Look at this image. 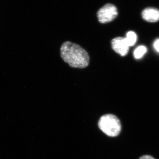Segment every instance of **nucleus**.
Listing matches in <instances>:
<instances>
[{"label": "nucleus", "instance_id": "1", "mask_svg": "<svg viewBox=\"0 0 159 159\" xmlns=\"http://www.w3.org/2000/svg\"><path fill=\"white\" fill-rule=\"evenodd\" d=\"M61 55L63 60L72 67L84 68L89 63L87 52L78 45L70 42L63 43L61 48Z\"/></svg>", "mask_w": 159, "mask_h": 159}, {"label": "nucleus", "instance_id": "2", "mask_svg": "<svg viewBox=\"0 0 159 159\" xmlns=\"http://www.w3.org/2000/svg\"><path fill=\"white\" fill-rule=\"evenodd\" d=\"M98 125L100 130L109 137L117 136L121 130L120 120L112 114H107L102 116L99 119Z\"/></svg>", "mask_w": 159, "mask_h": 159}, {"label": "nucleus", "instance_id": "3", "mask_svg": "<svg viewBox=\"0 0 159 159\" xmlns=\"http://www.w3.org/2000/svg\"><path fill=\"white\" fill-rule=\"evenodd\" d=\"M118 13L116 6L111 4H107L99 9L97 15L99 22L106 24L113 20Z\"/></svg>", "mask_w": 159, "mask_h": 159}, {"label": "nucleus", "instance_id": "4", "mask_svg": "<svg viewBox=\"0 0 159 159\" xmlns=\"http://www.w3.org/2000/svg\"><path fill=\"white\" fill-rule=\"evenodd\" d=\"M111 43L112 49L121 56H125L128 54L129 47L125 38H115L112 40Z\"/></svg>", "mask_w": 159, "mask_h": 159}, {"label": "nucleus", "instance_id": "5", "mask_svg": "<svg viewBox=\"0 0 159 159\" xmlns=\"http://www.w3.org/2000/svg\"><path fill=\"white\" fill-rule=\"evenodd\" d=\"M143 19L149 22H156L159 20V10L154 8H146L142 12Z\"/></svg>", "mask_w": 159, "mask_h": 159}, {"label": "nucleus", "instance_id": "6", "mask_svg": "<svg viewBox=\"0 0 159 159\" xmlns=\"http://www.w3.org/2000/svg\"><path fill=\"white\" fill-rule=\"evenodd\" d=\"M125 40L129 47H132L136 43L137 40V34L134 32L129 31L126 33Z\"/></svg>", "mask_w": 159, "mask_h": 159}, {"label": "nucleus", "instance_id": "7", "mask_svg": "<svg viewBox=\"0 0 159 159\" xmlns=\"http://www.w3.org/2000/svg\"><path fill=\"white\" fill-rule=\"evenodd\" d=\"M146 51L147 49L145 46H139L134 51V57L137 59H140L143 57V55L146 53Z\"/></svg>", "mask_w": 159, "mask_h": 159}, {"label": "nucleus", "instance_id": "8", "mask_svg": "<svg viewBox=\"0 0 159 159\" xmlns=\"http://www.w3.org/2000/svg\"><path fill=\"white\" fill-rule=\"evenodd\" d=\"M154 47L155 49L159 53V39H157L154 43Z\"/></svg>", "mask_w": 159, "mask_h": 159}, {"label": "nucleus", "instance_id": "9", "mask_svg": "<svg viewBox=\"0 0 159 159\" xmlns=\"http://www.w3.org/2000/svg\"><path fill=\"white\" fill-rule=\"evenodd\" d=\"M139 159H155L149 155H144L141 157Z\"/></svg>", "mask_w": 159, "mask_h": 159}]
</instances>
